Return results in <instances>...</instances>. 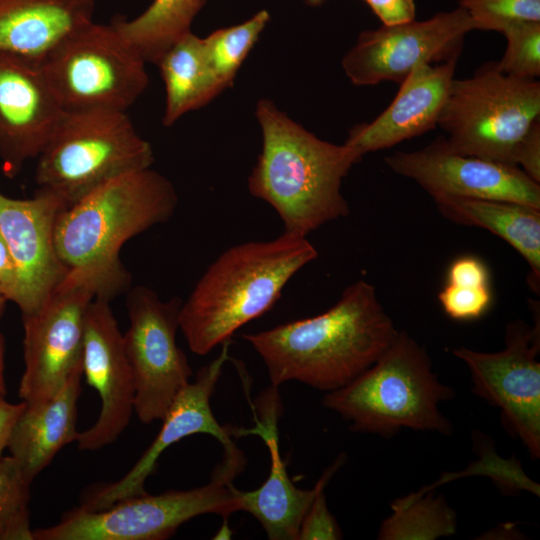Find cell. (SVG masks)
<instances>
[{
	"instance_id": "cell-19",
	"label": "cell",
	"mask_w": 540,
	"mask_h": 540,
	"mask_svg": "<svg viewBox=\"0 0 540 540\" xmlns=\"http://www.w3.org/2000/svg\"><path fill=\"white\" fill-rule=\"evenodd\" d=\"M272 386L258 400V416L252 429L236 428V436L255 434L260 436L270 453V472L266 481L253 491H238L241 511L253 515L271 540H297L301 521L316 493L325 488L333 474L344 462V456L322 474L310 490L296 487L287 473L278 443L277 421L281 401Z\"/></svg>"
},
{
	"instance_id": "cell-34",
	"label": "cell",
	"mask_w": 540,
	"mask_h": 540,
	"mask_svg": "<svg viewBox=\"0 0 540 540\" xmlns=\"http://www.w3.org/2000/svg\"><path fill=\"white\" fill-rule=\"evenodd\" d=\"M514 163L533 181L540 183V122L535 121L520 140Z\"/></svg>"
},
{
	"instance_id": "cell-1",
	"label": "cell",
	"mask_w": 540,
	"mask_h": 540,
	"mask_svg": "<svg viewBox=\"0 0 540 540\" xmlns=\"http://www.w3.org/2000/svg\"><path fill=\"white\" fill-rule=\"evenodd\" d=\"M398 332L375 287L358 280L325 312L243 338L261 357L272 386L295 380L330 392L372 366Z\"/></svg>"
},
{
	"instance_id": "cell-39",
	"label": "cell",
	"mask_w": 540,
	"mask_h": 540,
	"mask_svg": "<svg viewBox=\"0 0 540 540\" xmlns=\"http://www.w3.org/2000/svg\"><path fill=\"white\" fill-rule=\"evenodd\" d=\"M7 298L5 297V295L2 293V291L0 290V317L4 311V308H5V305L7 303Z\"/></svg>"
},
{
	"instance_id": "cell-7",
	"label": "cell",
	"mask_w": 540,
	"mask_h": 540,
	"mask_svg": "<svg viewBox=\"0 0 540 540\" xmlns=\"http://www.w3.org/2000/svg\"><path fill=\"white\" fill-rule=\"evenodd\" d=\"M245 457L223 452L210 481L190 490L147 493L119 500L96 511L76 507L53 526L33 530L34 540H163L188 520L202 514L225 519L241 511L234 478L243 471Z\"/></svg>"
},
{
	"instance_id": "cell-38",
	"label": "cell",
	"mask_w": 540,
	"mask_h": 540,
	"mask_svg": "<svg viewBox=\"0 0 540 540\" xmlns=\"http://www.w3.org/2000/svg\"><path fill=\"white\" fill-rule=\"evenodd\" d=\"M4 357H5V340L0 332V399L5 398L6 384L4 378Z\"/></svg>"
},
{
	"instance_id": "cell-20",
	"label": "cell",
	"mask_w": 540,
	"mask_h": 540,
	"mask_svg": "<svg viewBox=\"0 0 540 540\" xmlns=\"http://www.w3.org/2000/svg\"><path fill=\"white\" fill-rule=\"evenodd\" d=\"M457 60L417 64L399 84L391 104L372 122L355 126L345 143L363 156L435 128L454 79Z\"/></svg>"
},
{
	"instance_id": "cell-3",
	"label": "cell",
	"mask_w": 540,
	"mask_h": 540,
	"mask_svg": "<svg viewBox=\"0 0 540 540\" xmlns=\"http://www.w3.org/2000/svg\"><path fill=\"white\" fill-rule=\"evenodd\" d=\"M178 195L164 175L147 168L120 175L63 209L54 245L67 271L86 270L99 281L96 298L111 301L128 290L131 275L120 260L122 246L174 214Z\"/></svg>"
},
{
	"instance_id": "cell-8",
	"label": "cell",
	"mask_w": 540,
	"mask_h": 540,
	"mask_svg": "<svg viewBox=\"0 0 540 540\" xmlns=\"http://www.w3.org/2000/svg\"><path fill=\"white\" fill-rule=\"evenodd\" d=\"M539 116V81L507 75L490 62L452 80L437 125L450 151L515 165L516 148Z\"/></svg>"
},
{
	"instance_id": "cell-18",
	"label": "cell",
	"mask_w": 540,
	"mask_h": 540,
	"mask_svg": "<svg viewBox=\"0 0 540 540\" xmlns=\"http://www.w3.org/2000/svg\"><path fill=\"white\" fill-rule=\"evenodd\" d=\"M63 109L40 66L0 53V160L2 172L16 177L36 159Z\"/></svg>"
},
{
	"instance_id": "cell-21",
	"label": "cell",
	"mask_w": 540,
	"mask_h": 540,
	"mask_svg": "<svg viewBox=\"0 0 540 540\" xmlns=\"http://www.w3.org/2000/svg\"><path fill=\"white\" fill-rule=\"evenodd\" d=\"M94 10V0H0V53L40 66Z\"/></svg>"
},
{
	"instance_id": "cell-23",
	"label": "cell",
	"mask_w": 540,
	"mask_h": 540,
	"mask_svg": "<svg viewBox=\"0 0 540 540\" xmlns=\"http://www.w3.org/2000/svg\"><path fill=\"white\" fill-rule=\"evenodd\" d=\"M440 214L461 225L489 230L511 245L530 267L529 284L539 290L540 209L517 202L463 197L433 199Z\"/></svg>"
},
{
	"instance_id": "cell-25",
	"label": "cell",
	"mask_w": 540,
	"mask_h": 540,
	"mask_svg": "<svg viewBox=\"0 0 540 540\" xmlns=\"http://www.w3.org/2000/svg\"><path fill=\"white\" fill-rule=\"evenodd\" d=\"M206 0H153L134 19L117 16L111 22L146 62L157 64L164 53L191 32V24Z\"/></svg>"
},
{
	"instance_id": "cell-13",
	"label": "cell",
	"mask_w": 540,
	"mask_h": 540,
	"mask_svg": "<svg viewBox=\"0 0 540 540\" xmlns=\"http://www.w3.org/2000/svg\"><path fill=\"white\" fill-rule=\"evenodd\" d=\"M472 30L473 24L460 6L423 21L382 25L360 33L344 56L342 66L354 85L383 81L400 84L419 63L458 58L464 37Z\"/></svg>"
},
{
	"instance_id": "cell-4",
	"label": "cell",
	"mask_w": 540,
	"mask_h": 540,
	"mask_svg": "<svg viewBox=\"0 0 540 540\" xmlns=\"http://www.w3.org/2000/svg\"><path fill=\"white\" fill-rule=\"evenodd\" d=\"M317 256L306 237L285 232L220 254L182 301L179 328L191 351L206 355L229 341L267 312L290 279Z\"/></svg>"
},
{
	"instance_id": "cell-16",
	"label": "cell",
	"mask_w": 540,
	"mask_h": 540,
	"mask_svg": "<svg viewBox=\"0 0 540 540\" xmlns=\"http://www.w3.org/2000/svg\"><path fill=\"white\" fill-rule=\"evenodd\" d=\"M83 374L97 391L101 409L94 425L78 432L75 441L79 450H98L117 440L128 426L135 385L110 302L96 297L85 316Z\"/></svg>"
},
{
	"instance_id": "cell-10",
	"label": "cell",
	"mask_w": 540,
	"mask_h": 540,
	"mask_svg": "<svg viewBox=\"0 0 540 540\" xmlns=\"http://www.w3.org/2000/svg\"><path fill=\"white\" fill-rule=\"evenodd\" d=\"M99 281L86 270H70L42 306L22 316L25 369L18 394L27 404L52 397L83 362L86 311Z\"/></svg>"
},
{
	"instance_id": "cell-31",
	"label": "cell",
	"mask_w": 540,
	"mask_h": 540,
	"mask_svg": "<svg viewBox=\"0 0 540 540\" xmlns=\"http://www.w3.org/2000/svg\"><path fill=\"white\" fill-rule=\"evenodd\" d=\"M442 309L450 318L458 321L482 317L492 302L490 286L469 287L446 284L438 294Z\"/></svg>"
},
{
	"instance_id": "cell-15",
	"label": "cell",
	"mask_w": 540,
	"mask_h": 540,
	"mask_svg": "<svg viewBox=\"0 0 540 540\" xmlns=\"http://www.w3.org/2000/svg\"><path fill=\"white\" fill-rule=\"evenodd\" d=\"M65 204L36 190L28 199L0 192V235L15 263L17 288L12 300L22 316L36 312L67 274L54 245V226Z\"/></svg>"
},
{
	"instance_id": "cell-37",
	"label": "cell",
	"mask_w": 540,
	"mask_h": 540,
	"mask_svg": "<svg viewBox=\"0 0 540 540\" xmlns=\"http://www.w3.org/2000/svg\"><path fill=\"white\" fill-rule=\"evenodd\" d=\"M25 407L22 401L19 404H12L0 399V457L3 456V451L7 448L8 441L12 429Z\"/></svg>"
},
{
	"instance_id": "cell-6",
	"label": "cell",
	"mask_w": 540,
	"mask_h": 540,
	"mask_svg": "<svg viewBox=\"0 0 540 540\" xmlns=\"http://www.w3.org/2000/svg\"><path fill=\"white\" fill-rule=\"evenodd\" d=\"M36 159V190L67 208L111 179L151 168L154 153L126 111L85 109L63 111Z\"/></svg>"
},
{
	"instance_id": "cell-32",
	"label": "cell",
	"mask_w": 540,
	"mask_h": 540,
	"mask_svg": "<svg viewBox=\"0 0 540 540\" xmlns=\"http://www.w3.org/2000/svg\"><path fill=\"white\" fill-rule=\"evenodd\" d=\"M341 529L328 509L324 488L320 489L301 521L297 540H337Z\"/></svg>"
},
{
	"instance_id": "cell-24",
	"label": "cell",
	"mask_w": 540,
	"mask_h": 540,
	"mask_svg": "<svg viewBox=\"0 0 540 540\" xmlns=\"http://www.w3.org/2000/svg\"><path fill=\"white\" fill-rule=\"evenodd\" d=\"M165 85V126L211 101L221 91L206 60L203 39L189 32L160 58Z\"/></svg>"
},
{
	"instance_id": "cell-28",
	"label": "cell",
	"mask_w": 540,
	"mask_h": 540,
	"mask_svg": "<svg viewBox=\"0 0 540 540\" xmlns=\"http://www.w3.org/2000/svg\"><path fill=\"white\" fill-rule=\"evenodd\" d=\"M30 484L13 456L0 457V540H34Z\"/></svg>"
},
{
	"instance_id": "cell-9",
	"label": "cell",
	"mask_w": 540,
	"mask_h": 540,
	"mask_svg": "<svg viewBox=\"0 0 540 540\" xmlns=\"http://www.w3.org/2000/svg\"><path fill=\"white\" fill-rule=\"evenodd\" d=\"M145 64L112 22L91 21L68 35L40 68L64 111H127L148 86Z\"/></svg>"
},
{
	"instance_id": "cell-12",
	"label": "cell",
	"mask_w": 540,
	"mask_h": 540,
	"mask_svg": "<svg viewBox=\"0 0 540 540\" xmlns=\"http://www.w3.org/2000/svg\"><path fill=\"white\" fill-rule=\"evenodd\" d=\"M539 351V319L533 327L522 320L508 324L501 351L453 350L469 368L473 393L500 409L503 424L533 459L540 457Z\"/></svg>"
},
{
	"instance_id": "cell-11",
	"label": "cell",
	"mask_w": 540,
	"mask_h": 540,
	"mask_svg": "<svg viewBox=\"0 0 540 540\" xmlns=\"http://www.w3.org/2000/svg\"><path fill=\"white\" fill-rule=\"evenodd\" d=\"M181 305L180 298L163 301L144 285L127 293L129 326L123 346L134 379V411L144 424L161 420L192 376L176 342Z\"/></svg>"
},
{
	"instance_id": "cell-35",
	"label": "cell",
	"mask_w": 540,
	"mask_h": 540,
	"mask_svg": "<svg viewBox=\"0 0 540 540\" xmlns=\"http://www.w3.org/2000/svg\"><path fill=\"white\" fill-rule=\"evenodd\" d=\"M383 25H396L415 19L414 0H364Z\"/></svg>"
},
{
	"instance_id": "cell-14",
	"label": "cell",
	"mask_w": 540,
	"mask_h": 540,
	"mask_svg": "<svg viewBox=\"0 0 540 540\" xmlns=\"http://www.w3.org/2000/svg\"><path fill=\"white\" fill-rule=\"evenodd\" d=\"M384 161L394 173L412 179L433 199L505 200L540 209L539 183L520 167L452 152L442 137L420 150L394 152Z\"/></svg>"
},
{
	"instance_id": "cell-26",
	"label": "cell",
	"mask_w": 540,
	"mask_h": 540,
	"mask_svg": "<svg viewBox=\"0 0 540 540\" xmlns=\"http://www.w3.org/2000/svg\"><path fill=\"white\" fill-rule=\"evenodd\" d=\"M393 514L383 521L378 539L431 540L455 534L456 514L444 497L422 493L407 495L391 503Z\"/></svg>"
},
{
	"instance_id": "cell-30",
	"label": "cell",
	"mask_w": 540,
	"mask_h": 540,
	"mask_svg": "<svg viewBox=\"0 0 540 540\" xmlns=\"http://www.w3.org/2000/svg\"><path fill=\"white\" fill-rule=\"evenodd\" d=\"M473 28L501 32L516 22L540 21V0H461Z\"/></svg>"
},
{
	"instance_id": "cell-33",
	"label": "cell",
	"mask_w": 540,
	"mask_h": 540,
	"mask_svg": "<svg viewBox=\"0 0 540 540\" xmlns=\"http://www.w3.org/2000/svg\"><path fill=\"white\" fill-rule=\"evenodd\" d=\"M489 271L486 265L474 256H462L454 260L447 272V283L457 286L487 287Z\"/></svg>"
},
{
	"instance_id": "cell-22",
	"label": "cell",
	"mask_w": 540,
	"mask_h": 540,
	"mask_svg": "<svg viewBox=\"0 0 540 540\" xmlns=\"http://www.w3.org/2000/svg\"><path fill=\"white\" fill-rule=\"evenodd\" d=\"M83 362L49 399L27 405L19 415L7 449L31 483L67 444L76 440L77 402Z\"/></svg>"
},
{
	"instance_id": "cell-40",
	"label": "cell",
	"mask_w": 540,
	"mask_h": 540,
	"mask_svg": "<svg viewBox=\"0 0 540 540\" xmlns=\"http://www.w3.org/2000/svg\"><path fill=\"white\" fill-rule=\"evenodd\" d=\"M306 1L308 2V4L312 6H318L322 4L325 0H306Z\"/></svg>"
},
{
	"instance_id": "cell-36",
	"label": "cell",
	"mask_w": 540,
	"mask_h": 540,
	"mask_svg": "<svg viewBox=\"0 0 540 540\" xmlns=\"http://www.w3.org/2000/svg\"><path fill=\"white\" fill-rule=\"evenodd\" d=\"M17 288V272L10 251L0 235V290L12 301Z\"/></svg>"
},
{
	"instance_id": "cell-2",
	"label": "cell",
	"mask_w": 540,
	"mask_h": 540,
	"mask_svg": "<svg viewBox=\"0 0 540 540\" xmlns=\"http://www.w3.org/2000/svg\"><path fill=\"white\" fill-rule=\"evenodd\" d=\"M262 149L248 178L252 196L274 208L284 232L302 237L349 214L342 181L362 155L316 137L270 100L256 107Z\"/></svg>"
},
{
	"instance_id": "cell-27",
	"label": "cell",
	"mask_w": 540,
	"mask_h": 540,
	"mask_svg": "<svg viewBox=\"0 0 540 540\" xmlns=\"http://www.w3.org/2000/svg\"><path fill=\"white\" fill-rule=\"evenodd\" d=\"M269 19V13L261 10L243 23L202 38L207 63L221 92L233 83Z\"/></svg>"
},
{
	"instance_id": "cell-29",
	"label": "cell",
	"mask_w": 540,
	"mask_h": 540,
	"mask_svg": "<svg viewBox=\"0 0 540 540\" xmlns=\"http://www.w3.org/2000/svg\"><path fill=\"white\" fill-rule=\"evenodd\" d=\"M501 33L507 40L497 67L503 73L522 79L540 76V21L516 22Z\"/></svg>"
},
{
	"instance_id": "cell-5",
	"label": "cell",
	"mask_w": 540,
	"mask_h": 540,
	"mask_svg": "<svg viewBox=\"0 0 540 540\" xmlns=\"http://www.w3.org/2000/svg\"><path fill=\"white\" fill-rule=\"evenodd\" d=\"M454 391L439 382L431 360L416 340L399 331L368 369L347 385L327 392L323 405L351 422L350 429L390 437L402 428L452 432L439 403Z\"/></svg>"
},
{
	"instance_id": "cell-17",
	"label": "cell",
	"mask_w": 540,
	"mask_h": 540,
	"mask_svg": "<svg viewBox=\"0 0 540 540\" xmlns=\"http://www.w3.org/2000/svg\"><path fill=\"white\" fill-rule=\"evenodd\" d=\"M229 341L223 350L206 366L202 367L192 383H188L174 398L165 415L163 424L154 441L136 464L118 481L96 489L87 496L81 508L96 511L105 509L115 502L146 493L144 483L153 473L161 454L174 443L193 434H209L215 437L224 449L235 446L232 439L236 428L221 426L215 419L210 398L220 378L222 369L229 359Z\"/></svg>"
}]
</instances>
